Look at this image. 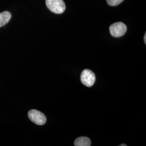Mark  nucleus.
<instances>
[{
	"instance_id": "obj_5",
	"label": "nucleus",
	"mask_w": 146,
	"mask_h": 146,
	"mask_svg": "<svg viewBox=\"0 0 146 146\" xmlns=\"http://www.w3.org/2000/svg\"><path fill=\"white\" fill-rule=\"evenodd\" d=\"M11 15L9 11H5L0 13V27L5 26L11 20Z\"/></svg>"
},
{
	"instance_id": "obj_3",
	"label": "nucleus",
	"mask_w": 146,
	"mask_h": 146,
	"mask_svg": "<svg viewBox=\"0 0 146 146\" xmlns=\"http://www.w3.org/2000/svg\"><path fill=\"white\" fill-rule=\"evenodd\" d=\"M110 31L113 36L119 37L125 34L127 31V27L122 22H116L110 26Z\"/></svg>"
},
{
	"instance_id": "obj_1",
	"label": "nucleus",
	"mask_w": 146,
	"mask_h": 146,
	"mask_svg": "<svg viewBox=\"0 0 146 146\" xmlns=\"http://www.w3.org/2000/svg\"><path fill=\"white\" fill-rule=\"evenodd\" d=\"M47 8L52 13L62 14L66 9V5L63 0H46Z\"/></svg>"
},
{
	"instance_id": "obj_4",
	"label": "nucleus",
	"mask_w": 146,
	"mask_h": 146,
	"mask_svg": "<svg viewBox=\"0 0 146 146\" xmlns=\"http://www.w3.org/2000/svg\"><path fill=\"white\" fill-rule=\"evenodd\" d=\"M96 80L95 75L92 70L84 69L81 75V81L84 86L90 87L93 86Z\"/></svg>"
},
{
	"instance_id": "obj_2",
	"label": "nucleus",
	"mask_w": 146,
	"mask_h": 146,
	"mask_svg": "<svg viewBox=\"0 0 146 146\" xmlns=\"http://www.w3.org/2000/svg\"><path fill=\"white\" fill-rule=\"evenodd\" d=\"M28 117L33 122L37 125H43L46 123L47 119L45 115L42 112L35 110L29 111L28 114Z\"/></svg>"
},
{
	"instance_id": "obj_7",
	"label": "nucleus",
	"mask_w": 146,
	"mask_h": 146,
	"mask_svg": "<svg viewBox=\"0 0 146 146\" xmlns=\"http://www.w3.org/2000/svg\"><path fill=\"white\" fill-rule=\"evenodd\" d=\"M123 0H107V3L111 6H116L119 5Z\"/></svg>"
},
{
	"instance_id": "obj_8",
	"label": "nucleus",
	"mask_w": 146,
	"mask_h": 146,
	"mask_svg": "<svg viewBox=\"0 0 146 146\" xmlns=\"http://www.w3.org/2000/svg\"><path fill=\"white\" fill-rule=\"evenodd\" d=\"M144 41H145V44H146V33H145V35L144 36Z\"/></svg>"
},
{
	"instance_id": "obj_6",
	"label": "nucleus",
	"mask_w": 146,
	"mask_h": 146,
	"mask_svg": "<svg viewBox=\"0 0 146 146\" xmlns=\"http://www.w3.org/2000/svg\"><path fill=\"white\" fill-rule=\"evenodd\" d=\"M74 146H91V141L87 137H85V136L80 137L77 138L74 141Z\"/></svg>"
},
{
	"instance_id": "obj_9",
	"label": "nucleus",
	"mask_w": 146,
	"mask_h": 146,
	"mask_svg": "<svg viewBox=\"0 0 146 146\" xmlns=\"http://www.w3.org/2000/svg\"><path fill=\"white\" fill-rule=\"evenodd\" d=\"M120 146H127V145H125V144H122V145H120Z\"/></svg>"
}]
</instances>
